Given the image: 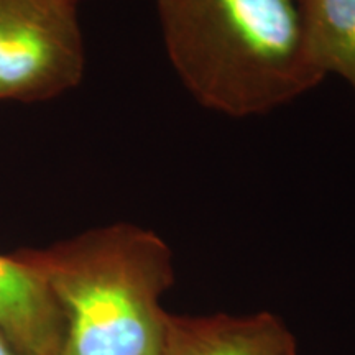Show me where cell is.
I'll return each instance as SVG.
<instances>
[{
  "instance_id": "obj_1",
  "label": "cell",
  "mask_w": 355,
  "mask_h": 355,
  "mask_svg": "<svg viewBox=\"0 0 355 355\" xmlns=\"http://www.w3.org/2000/svg\"><path fill=\"white\" fill-rule=\"evenodd\" d=\"M157 10L173 69L214 112L268 114L326 79L300 0H157Z\"/></svg>"
},
{
  "instance_id": "obj_2",
  "label": "cell",
  "mask_w": 355,
  "mask_h": 355,
  "mask_svg": "<svg viewBox=\"0 0 355 355\" xmlns=\"http://www.w3.org/2000/svg\"><path fill=\"white\" fill-rule=\"evenodd\" d=\"M15 255L38 270L63 313V355L162 354L175 266L158 234L112 224Z\"/></svg>"
},
{
  "instance_id": "obj_3",
  "label": "cell",
  "mask_w": 355,
  "mask_h": 355,
  "mask_svg": "<svg viewBox=\"0 0 355 355\" xmlns=\"http://www.w3.org/2000/svg\"><path fill=\"white\" fill-rule=\"evenodd\" d=\"M78 0H0V101H46L78 86Z\"/></svg>"
},
{
  "instance_id": "obj_4",
  "label": "cell",
  "mask_w": 355,
  "mask_h": 355,
  "mask_svg": "<svg viewBox=\"0 0 355 355\" xmlns=\"http://www.w3.org/2000/svg\"><path fill=\"white\" fill-rule=\"evenodd\" d=\"M159 355H298L296 340L272 313L168 318Z\"/></svg>"
},
{
  "instance_id": "obj_5",
  "label": "cell",
  "mask_w": 355,
  "mask_h": 355,
  "mask_svg": "<svg viewBox=\"0 0 355 355\" xmlns=\"http://www.w3.org/2000/svg\"><path fill=\"white\" fill-rule=\"evenodd\" d=\"M0 332L24 355H63L64 318L38 270L0 255Z\"/></svg>"
},
{
  "instance_id": "obj_6",
  "label": "cell",
  "mask_w": 355,
  "mask_h": 355,
  "mask_svg": "<svg viewBox=\"0 0 355 355\" xmlns=\"http://www.w3.org/2000/svg\"><path fill=\"white\" fill-rule=\"evenodd\" d=\"M306 35L324 76L355 91V0H300Z\"/></svg>"
},
{
  "instance_id": "obj_7",
  "label": "cell",
  "mask_w": 355,
  "mask_h": 355,
  "mask_svg": "<svg viewBox=\"0 0 355 355\" xmlns=\"http://www.w3.org/2000/svg\"><path fill=\"white\" fill-rule=\"evenodd\" d=\"M0 355H24L13 345L6 336L0 332Z\"/></svg>"
}]
</instances>
